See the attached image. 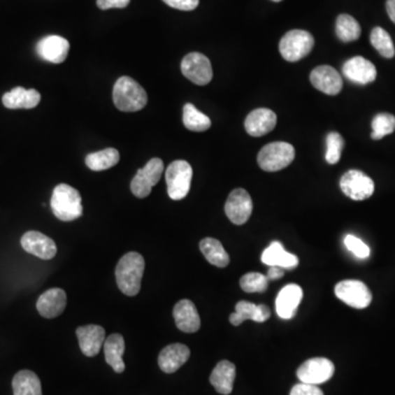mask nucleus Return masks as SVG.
I'll return each instance as SVG.
<instances>
[{"label": "nucleus", "mask_w": 395, "mask_h": 395, "mask_svg": "<svg viewBox=\"0 0 395 395\" xmlns=\"http://www.w3.org/2000/svg\"><path fill=\"white\" fill-rule=\"evenodd\" d=\"M144 269L145 260L138 252H131L122 256L115 268V279L122 294L134 296L140 292Z\"/></svg>", "instance_id": "obj_1"}, {"label": "nucleus", "mask_w": 395, "mask_h": 395, "mask_svg": "<svg viewBox=\"0 0 395 395\" xmlns=\"http://www.w3.org/2000/svg\"><path fill=\"white\" fill-rule=\"evenodd\" d=\"M113 99L115 107L123 113H136L148 103V94L143 87L131 77L117 79L113 87Z\"/></svg>", "instance_id": "obj_2"}, {"label": "nucleus", "mask_w": 395, "mask_h": 395, "mask_svg": "<svg viewBox=\"0 0 395 395\" xmlns=\"http://www.w3.org/2000/svg\"><path fill=\"white\" fill-rule=\"evenodd\" d=\"M51 208L54 215L64 222L78 219L84 211L78 190L66 184H59L54 188Z\"/></svg>", "instance_id": "obj_3"}, {"label": "nucleus", "mask_w": 395, "mask_h": 395, "mask_svg": "<svg viewBox=\"0 0 395 395\" xmlns=\"http://www.w3.org/2000/svg\"><path fill=\"white\" fill-rule=\"evenodd\" d=\"M296 151L287 142H273L260 150L257 161L265 171H278L288 167L294 161Z\"/></svg>", "instance_id": "obj_4"}, {"label": "nucleus", "mask_w": 395, "mask_h": 395, "mask_svg": "<svg viewBox=\"0 0 395 395\" xmlns=\"http://www.w3.org/2000/svg\"><path fill=\"white\" fill-rule=\"evenodd\" d=\"M166 184L171 199L178 200L186 198L190 192L192 180V167L186 161H175L166 169Z\"/></svg>", "instance_id": "obj_5"}, {"label": "nucleus", "mask_w": 395, "mask_h": 395, "mask_svg": "<svg viewBox=\"0 0 395 395\" xmlns=\"http://www.w3.org/2000/svg\"><path fill=\"white\" fill-rule=\"evenodd\" d=\"M314 38L304 30H292L287 32L279 43L281 57L288 62H298L311 53Z\"/></svg>", "instance_id": "obj_6"}, {"label": "nucleus", "mask_w": 395, "mask_h": 395, "mask_svg": "<svg viewBox=\"0 0 395 395\" xmlns=\"http://www.w3.org/2000/svg\"><path fill=\"white\" fill-rule=\"evenodd\" d=\"M164 173V163L161 158H152L143 168L138 169L136 176L131 181V192L140 199L150 196L152 188L161 180Z\"/></svg>", "instance_id": "obj_7"}, {"label": "nucleus", "mask_w": 395, "mask_h": 395, "mask_svg": "<svg viewBox=\"0 0 395 395\" xmlns=\"http://www.w3.org/2000/svg\"><path fill=\"white\" fill-rule=\"evenodd\" d=\"M335 294L340 301L354 309H366L373 301V294L359 280H344L337 283Z\"/></svg>", "instance_id": "obj_8"}, {"label": "nucleus", "mask_w": 395, "mask_h": 395, "mask_svg": "<svg viewBox=\"0 0 395 395\" xmlns=\"http://www.w3.org/2000/svg\"><path fill=\"white\" fill-rule=\"evenodd\" d=\"M342 192L354 201L369 199L375 192V182L373 179L360 171H347L340 178Z\"/></svg>", "instance_id": "obj_9"}, {"label": "nucleus", "mask_w": 395, "mask_h": 395, "mask_svg": "<svg viewBox=\"0 0 395 395\" xmlns=\"http://www.w3.org/2000/svg\"><path fill=\"white\" fill-rule=\"evenodd\" d=\"M181 73L198 86L209 84L213 77L210 59L203 54L192 52L181 62Z\"/></svg>", "instance_id": "obj_10"}, {"label": "nucleus", "mask_w": 395, "mask_h": 395, "mask_svg": "<svg viewBox=\"0 0 395 395\" xmlns=\"http://www.w3.org/2000/svg\"><path fill=\"white\" fill-rule=\"evenodd\" d=\"M335 373V366L327 358H312L303 362L298 371L299 380L306 385H319L327 382Z\"/></svg>", "instance_id": "obj_11"}, {"label": "nucleus", "mask_w": 395, "mask_h": 395, "mask_svg": "<svg viewBox=\"0 0 395 395\" xmlns=\"http://www.w3.org/2000/svg\"><path fill=\"white\" fill-rule=\"evenodd\" d=\"M252 213V201L244 189H235L231 192L225 203V215L231 222L243 225L247 222Z\"/></svg>", "instance_id": "obj_12"}, {"label": "nucleus", "mask_w": 395, "mask_h": 395, "mask_svg": "<svg viewBox=\"0 0 395 395\" xmlns=\"http://www.w3.org/2000/svg\"><path fill=\"white\" fill-rule=\"evenodd\" d=\"M21 246L31 255L44 260L52 259L55 257L57 252L55 242L46 235L36 231H30L23 235L21 237Z\"/></svg>", "instance_id": "obj_13"}, {"label": "nucleus", "mask_w": 395, "mask_h": 395, "mask_svg": "<svg viewBox=\"0 0 395 395\" xmlns=\"http://www.w3.org/2000/svg\"><path fill=\"white\" fill-rule=\"evenodd\" d=\"M69 42L59 36H45L36 44L38 57L53 64L63 63L69 55Z\"/></svg>", "instance_id": "obj_14"}, {"label": "nucleus", "mask_w": 395, "mask_h": 395, "mask_svg": "<svg viewBox=\"0 0 395 395\" xmlns=\"http://www.w3.org/2000/svg\"><path fill=\"white\" fill-rule=\"evenodd\" d=\"M310 79L314 88L329 96L338 94L343 88L342 76L336 69L329 65L314 69L310 75Z\"/></svg>", "instance_id": "obj_15"}, {"label": "nucleus", "mask_w": 395, "mask_h": 395, "mask_svg": "<svg viewBox=\"0 0 395 395\" xmlns=\"http://www.w3.org/2000/svg\"><path fill=\"white\" fill-rule=\"evenodd\" d=\"M79 347L87 357H94L99 354L105 344L106 331L99 325H85L76 329Z\"/></svg>", "instance_id": "obj_16"}, {"label": "nucleus", "mask_w": 395, "mask_h": 395, "mask_svg": "<svg viewBox=\"0 0 395 395\" xmlns=\"http://www.w3.org/2000/svg\"><path fill=\"white\" fill-rule=\"evenodd\" d=\"M343 74L350 82L359 85H368L375 82L377 78V69L375 65L362 57L348 59L343 66Z\"/></svg>", "instance_id": "obj_17"}, {"label": "nucleus", "mask_w": 395, "mask_h": 395, "mask_svg": "<svg viewBox=\"0 0 395 395\" xmlns=\"http://www.w3.org/2000/svg\"><path fill=\"white\" fill-rule=\"evenodd\" d=\"M67 296L63 289L53 288L45 291L36 302V309L45 319H55L64 312Z\"/></svg>", "instance_id": "obj_18"}, {"label": "nucleus", "mask_w": 395, "mask_h": 395, "mask_svg": "<svg viewBox=\"0 0 395 395\" xmlns=\"http://www.w3.org/2000/svg\"><path fill=\"white\" fill-rule=\"evenodd\" d=\"M277 115L273 110L259 108L254 110L245 120V129L250 136L259 138L266 136L275 129Z\"/></svg>", "instance_id": "obj_19"}, {"label": "nucleus", "mask_w": 395, "mask_h": 395, "mask_svg": "<svg viewBox=\"0 0 395 395\" xmlns=\"http://www.w3.org/2000/svg\"><path fill=\"white\" fill-rule=\"evenodd\" d=\"M303 298V291L298 285H288L279 292L275 300V310L283 319H294L298 306Z\"/></svg>", "instance_id": "obj_20"}, {"label": "nucleus", "mask_w": 395, "mask_h": 395, "mask_svg": "<svg viewBox=\"0 0 395 395\" xmlns=\"http://www.w3.org/2000/svg\"><path fill=\"white\" fill-rule=\"evenodd\" d=\"M173 319L177 327L184 333H196L201 326V321L196 306L190 300H181L173 308Z\"/></svg>", "instance_id": "obj_21"}, {"label": "nucleus", "mask_w": 395, "mask_h": 395, "mask_svg": "<svg viewBox=\"0 0 395 395\" xmlns=\"http://www.w3.org/2000/svg\"><path fill=\"white\" fill-rule=\"evenodd\" d=\"M190 350L186 345L171 344L165 347L158 356V366L166 373H176L188 361Z\"/></svg>", "instance_id": "obj_22"}, {"label": "nucleus", "mask_w": 395, "mask_h": 395, "mask_svg": "<svg viewBox=\"0 0 395 395\" xmlns=\"http://www.w3.org/2000/svg\"><path fill=\"white\" fill-rule=\"evenodd\" d=\"M271 309L264 304L250 303L247 301H240L235 306V313L230 315V322L234 326H238L243 322L252 319L257 323H264L271 317Z\"/></svg>", "instance_id": "obj_23"}, {"label": "nucleus", "mask_w": 395, "mask_h": 395, "mask_svg": "<svg viewBox=\"0 0 395 395\" xmlns=\"http://www.w3.org/2000/svg\"><path fill=\"white\" fill-rule=\"evenodd\" d=\"M41 101V94L36 89L15 87L3 96V103L8 109H32Z\"/></svg>", "instance_id": "obj_24"}, {"label": "nucleus", "mask_w": 395, "mask_h": 395, "mask_svg": "<svg viewBox=\"0 0 395 395\" xmlns=\"http://www.w3.org/2000/svg\"><path fill=\"white\" fill-rule=\"evenodd\" d=\"M235 377H236V368L234 364L227 360H222L212 371L210 382L220 394L229 395L232 393Z\"/></svg>", "instance_id": "obj_25"}, {"label": "nucleus", "mask_w": 395, "mask_h": 395, "mask_svg": "<svg viewBox=\"0 0 395 395\" xmlns=\"http://www.w3.org/2000/svg\"><path fill=\"white\" fill-rule=\"evenodd\" d=\"M261 261L269 267L277 266L290 271L298 267L299 265V258L294 254L287 252L283 248L282 244L279 242L271 243V246L264 250Z\"/></svg>", "instance_id": "obj_26"}, {"label": "nucleus", "mask_w": 395, "mask_h": 395, "mask_svg": "<svg viewBox=\"0 0 395 395\" xmlns=\"http://www.w3.org/2000/svg\"><path fill=\"white\" fill-rule=\"evenodd\" d=\"M125 344L122 335H110L105 340L103 350H105L106 361L108 365L115 370V373H122L125 369L124 361H123V354H124Z\"/></svg>", "instance_id": "obj_27"}, {"label": "nucleus", "mask_w": 395, "mask_h": 395, "mask_svg": "<svg viewBox=\"0 0 395 395\" xmlns=\"http://www.w3.org/2000/svg\"><path fill=\"white\" fill-rule=\"evenodd\" d=\"M13 395H42L41 381L30 370H21L13 379Z\"/></svg>", "instance_id": "obj_28"}, {"label": "nucleus", "mask_w": 395, "mask_h": 395, "mask_svg": "<svg viewBox=\"0 0 395 395\" xmlns=\"http://www.w3.org/2000/svg\"><path fill=\"white\" fill-rule=\"evenodd\" d=\"M200 250L211 265L224 268L230 264V256L220 240L207 237L200 242Z\"/></svg>", "instance_id": "obj_29"}, {"label": "nucleus", "mask_w": 395, "mask_h": 395, "mask_svg": "<svg viewBox=\"0 0 395 395\" xmlns=\"http://www.w3.org/2000/svg\"><path fill=\"white\" fill-rule=\"evenodd\" d=\"M119 161H120V153L113 148L88 154L85 159L86 165L94 171H107L117 165Z\"/></svg>", "instance_id": "obj_30"}, {"label": "nucleus", "mask_w": 395, "mask_h": 395, "mask_svg": "<svg viewBox=\"0 0 395 395\" xmlns=\"http://www.w3.org/2000/svg\"><path fill=\"white\" fill-rule=\"evenodd\" d=\"M182 121L185 127L194 132H204L209 130L212 124L210 117L196 109L192 103L185 105Z\"/></svg>", "instance_id": "obj_31"}, {"label": "nucleus", "mask_w": 395, "mask_h": 395, "mask_svg": "<svg viewBox=\"0 0 395 395\" xmlns=\"http://www.w3.org/2000/svg\"><path fill=\"white\" fill-rule=\"evenodd\" d=\"M336 34L340 41L348 43V42L356 41L360 38L361 28L354 17L344 13V15H338L337 18Z\"/></svg>", "instance_id": "obj_32"}, {"label": "nucleus", "mask_w": 395, "mask_h": 395, "mask_svg": "<svg viewBox=\"0 0 395 395\" xmlns=\"http://www.w3.org/2000/svg\"><path fill=\"white\" fill-rule=\"evenodd\" d=\"M370 42L373 48L379 52L381 57L385 59H392L395 55L394 44L390 34L385 29L377 27L371 31Z\"/></svg>", "instance_id": "obj_33"}, {"label": "nucleus", "mask_w": 395, "mask_h": 395, "mask_svg": "<svg viewBox=\"0 0 395 395\" xmlns=\"http://www.w3.org/2000/svg\"><path fill=\"white\" fill-rule=\"evenodd\" d=\"M373 133H371V138L373 140H381L385 136L392 134L395 130V117L391 113H378L373 117Z\"/></svg>", "instance_id": "obj_34"}, {"label": "nucleus", "mask_w": 395, "mask_h": 395, "mask_svg": "<svg viewBox=\"0 0 395 395\" xmlns=\"http://www.w3.org/2000/svg\"><path fill=\"white\" fill-rule=\"evenodd\" d=\"M268 282L269 280L263 273H248L240 278V285L245 292L254 294V292H265L268 288Z\"/></svg>", "instance_id": "obj_35"}, {"label": "nucleus", "mask_w": 395, "mask_h": 395, "mask_svg": "<svg viewBox=\"0 0 395 395\" xmlns=\"http://www.w3.org/2000/svg\"><path fill=\"white\" fill-rule=\"evenodd\" d=\"M344 145V138L339 133H329L326 138V154H325V159H326L327 163L331 164V165L338 163L339 159L342 157Z\"/></svg>", "instance_id": "obj_36"}, {"label": "nucleus", "mask_w": 395, "mask_h": 395, "mask_svg": "<svg viewBox=\"0 0 395 395\" xmlns=\"http://www.w3.org/2000/svg\"><path fill=\"white\" fill-rule=\"evenodd\" d=\"M346 247L354 254L356 257L366 259L370 256V248L367 244L362 242L360 238L354 236V235H347L344 240Z\"/></svg>", "instance_id": "obj_37"}, {"label": "nucleus", "mask_w": 395, "mask_h": 395, "mask_svg": "<svg viewBox=\"0 0 395 395\" xmlns=\"http://www.w3.org/2000/svg\"><path fill=\"white\" fill-rule=\"evenodd\" d=\"M290 395H324L323 391L317 385L299 383L291 390Z\"/></svg>", "instance_id": "obj_38"}, {"label": "nucleus", "mask_w": 395, "mask_h": 395, "mask_svg": "<svg viewBox=\"0 0 395 395\" xmlns=\"http://www.w3.org/2000/svg\"><path fill=\"white\" fill-rule=\"evenodd\" d=\"M163 1L169 7L182 11L194 10L199 5V0H163Z\"/></svg>", "instance_id": "obj_39"}, {"label": "nucleus", "mask_w": 395, "mask_h": 395, "mask_svg": "<svg viewBox=\"0 0 395 395\" xmlns=\"http://www.w3.org/2000/svg\"><path fill=\"white\" fill-rule=\"evenodd\" d=\"M131 0H97L98 8L101 10H108L111 8H122L128 7Z\"/></svg>", "instance_id": "obj_40"}, {"label": "nucleus", "mask_w": 395, "mask_h": 395, "mask_svg": "<svg viewBox=\"0 0 395 395\" xmlns=\"http://www.w3.org/2000/svg\"><path fill=\"white\" fill-rule=\"evenodd\" d=\"M283 275H285L283 268L273 266V267L269 268L266 277H267L268 280H277V279L282 278Z\"/></svg>", "instance_id": "obj_41"}, {"label": "nucleus", "mask_w": 395, "mask_h": 395, "mask_svg": "<svg viewBox=\"0 0 395 395\" xmlns=\"http://www.w3.org/2000/svg\"><path fill=\"white\" fill-rule=\"evenodd\" d=\"M387 11H388L389 17L395 24V0H387Z\"/></svg>", "instance_id": "obj_42"}, {"label": "nucleus", "mask_w": 395, "mask_h": 395, "mask_svg": "<svg viewBox=\"0 0 395 395\" xmlns=\"http://www.w3.org/2000/svg\"><path fill=\"white\" fill-rule=\"evenodd\" d=\"M273 1H275V3H279V1H282V0H273Z\"/></svg>", "instance_id": "obj_43"}]
</instances>
